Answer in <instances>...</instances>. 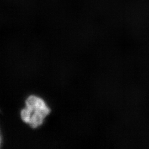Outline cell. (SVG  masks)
<instances>
[{
	"label": "cell",
	"mask_w": 149,
	"mask_h": 149,
	"mask_svg": "<svg viewBox=\"0 0 149 149\" xmlns=\"http://www.w3.org/2000/svg\"><path fill=\"white\" fill-rule=\"evenodd\" d=\"M26 103V108L21 113L22 119L32 128H37L43 124L44 118L50 113V109L42 99L37 96L29 97Z\"/></svg>",
	"instance_id": "6da1fadb"
},
{
	"label": "cell",
	"mask_w": 149,
	"mask_h": 149,
	"mask_svg": "<svg viewBox=\"0 0 149 149\" xmlns=\"http://www.w3.org/2000/svg\"><path fill=\"white\" fill-rule=\"evenodd\" d=\"M1 141H2V139H1V135H0V146H1Z\"/></svg>",
	"instance_id": "7a4b0ae2"
}]
</instances>
